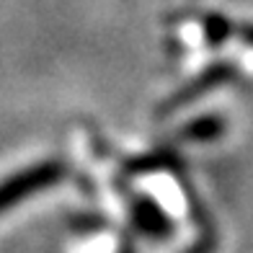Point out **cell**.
I'll return each instance as SVG.
<instances>
[{"label": "cell", "instance_id": "7a4b0ae2", "mask_svg": "<svg viewBox=\"0 0 253 253\" xmlns=\"http://www.w3.org/2000/svg\"><path fill=\"white\" fill-rule=\"evenodd\" d=\"M233 78H235V65L233 62H212L210 67H204L197 78H191L183 88H178L173 96H168L163 103H160L158 117H170V114L178 111L181 106H186V103L207 96L212 88L222 85V83H227V80H233Z\"/></svg>", "mask_w": 253, "mask_h": 253}, {"label": "cell", "instance_id": "ba28073f", "mask_svg": "<svg viewBox=\"0 0 253 253\" xmlns=\"http://www.w3.org/2000/svg\"><path fill=\"white\" fill-rule=\"evenodd\" d=\"M240 37H243V39L251 44V47H253V24H248V26L240 29Z\"/></svg>", "mask_w": 253, "mask_h": 253}, {"label": "cell", "instance_id": "52a82bcc", "mask_svg": "<svg viewBox=\"0 0 253 253\" xmlns=\"http://www.w3.org/2000/svg\"><path fill=\"white\" fill-rule=\"evenodd\" d=\"M212 248H214V238L212 235H207V238H202V240H197L191 248H186L183 253H212Z\"/></svg>", "mask_w": 253, "mask_h": 253}, {"label": "cell", "instance_id": "5b68a950", "mask_svg": "<svg viewBox=\"0 0 253 253\" xmlns=\"http://www.w3.org/2000/svg\"><path fill=\"white\" fill-rule=\"evenodd\" d=\"M163 168H170V170H178L183 168V163L168 150H158V153H150V155H137V158H129L124 160V170L129 176H137V173H153V170H163Z\"/></svg>", "mask_w": 253, "mask_h": 253}, {"label": "cell", "instance_id": "6da1fadb", "mask_svg": "<svg viewBox=\"0 0 253 253\" xmlns=\"http://www.w3.org/2000/svg\"><path fill=\"white\" fill-rule=\"evenodd\" d=\"M67 173V168L60 160H44V163L29 166L21 173L8 176L5 181H0V214L5 210H10L13 204L29 199L31 194H37L42 189L52 186V183L62 181Z\"/></svg>", "mask_w": 253, "mask_h": 253}, {"label": "cell", "instance_id": "277c9868", "mask_svg": "<svg viewBox=\"0 0 253 253\" xmlns=\"http://www.w3.org/2000/svg\"><path fill=\"white\" fill-rule=\"evenodd\" d=\"M225 132V119L217 117V114H204V117H197L186 122L178 129V137L186 142H212Z\"/></svg>", "mask_w": 253, "mask_h": 253}, {"label": "cell", "instance_id": "8992f818", "mask_svg": "<svg viewBox=\"0 0 253 253\" xmlns=\"http://www.w3.org/2000/svg\"><path fill=\"white\" fill-rule=\"evenodd\" d=\"M204 34H207V42L210 44H220V42H225L230 37V24L222 16H207Z\"/></svg>", "mask_w": 253, "mask_h": 253}, {"label": "cell", "instance_id": "3957f363", "mask_svg": "<svg viewBox=\"0 0 253 253\" xmlns=\"http://www.w3.org/2000/svg\"><path fill=\"white\" fill-rule=\"evenodd\" d=\"M129 212H132V222L137 230H142L145 235L150 238H168L173 222L166 217V212L158 207V202L153 197H145V194H134L129 199Z\"/></svg>", "mask_w": 253, "mask_h": 253}]
</instances>
